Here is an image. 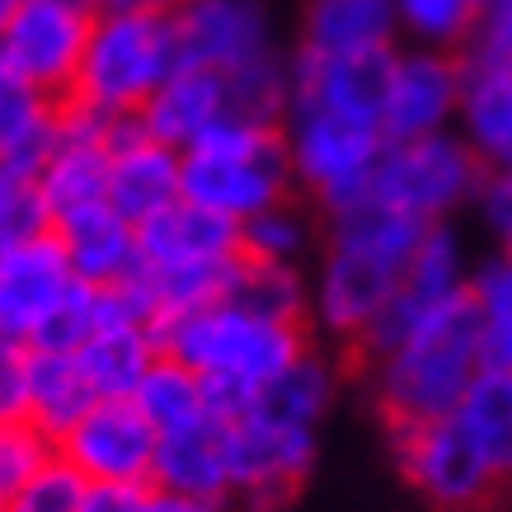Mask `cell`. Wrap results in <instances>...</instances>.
I'll list each match as a JSON object with an SVG mask.
<instances>
[{
	"mask_svg": "<svg viewBox=\"0 0 512 512\" xmlns=\"http://www.w3.org/2000/svg\"><path fill=\"white\" fill-rule=\"evenodd\" d=\"M90 404H94V390L85 381V372H80L76 353L29 348V409H24V419L38 433H47L57 442Z\"/></svg>",
	"mask_w": 512,
	"mask_h": 512,
	"instance_id": "cell-25",
	"label": "cell"
},
{
	"mask_svg": "<svg viewBox=\"0 0 512 512\" xmlns=\"http://www.w3.org/2000/svg\"><path fill=\"white\" fill-rule=\"evenodd\" d=\"M174 66H179L174 62V33L165 15L99 10L66 104L94 109L104 118H127V113H141V104L160 90V80Z\"/></svg>",
	"mask_w": 512,
	"mask_h": 512,
	"instance_id": "cell-5",
	"label": "cell"
},
{
	"mask_svg": "<svg viewBox=\"0 0 512 512\" xmlns=\"http://www.w3.org/2000/svg\"><path fill=\"white\" fill-rule=\"evenodd\" d=\"M461 62H451L442 52H414V57H395V76H390L386 113H381V132L386 141L428 137V132H447L451 113L461 109Z\"/></svg>",
	"mask_w": 512,
	"mask_h": 512,
	"instance_id": "cell-17",
	"label": "cell"
},
{
	"mask_svg": "<svg viewBox=\"0 0 512 512\" xmlns=\"http://www.w3.org/2000/svg\"><path fill=\"white\" fill-rule=\"evenodd\" d=\"M52 451L85 475V484H151L156 466V428L132 395L94 400Z\"/></svg>",
	"mask_w": 512,
	"mask_h": 512,
	"instance_id": "cell-11",
	"label": "cell"
},
{
	"mask_svg": "<svg viewBox=\"0 0 512 512\" xmlns=\"http://www.w3.org/2000/svg\"><path fill=\"white\" fill-rule=\"evenodd\" d=\"M174 62L231 76L268 57V29L254 0H184L170 15Z\"/></svg>",
	"mask_w": 512,
	"mask_h": 512,
	"instance_id": "cell-16",
	"label": "cell"
},
{
	"mask_svg": "<svg viewBox=\"0 0 512 512\" xmlns=\"http://www.w3.org/2000/svg\"><path fill=\"white\" fill-rule=\"evenodd\" d=\"M390 437H395V461H400L404 484L437 512H475L503 484L451 414L414 423V428H395Z\"/></svg>",
	"mask_w": 512,
	"mask_h": 512,
	"instance_id": "cell-9",
	"label": "cell"
},
{
	"mask_svg": "<svg viewBox=\"0 0 512 512\" xmlns=\"http://www.w3.org/2000/svg\"><path fill=\"white\" fill-rule=\"evenodd\" d=\"M90 10L62 5V0H29L15 19L0 29V62L10 66L29 90L62 104L76 85L80 57L90 43Z\"/></svg>",
	"mask_w": 512,
	"mask_h": 512,
	"instance_id": "cell-10",
	"label": "cell"
},
{
	"mask_svg": "<svg viewBox=\"0 0 512 512\" xmlns=\"http://www.w3.org/2000/svg\"><path fill=\"white\" fill-rule=\"evenodd\" d=\"M390 24H395V0H311L306 47H315V52L386 47Z\"/></svg>",
	"mask_w": 512,
	"mask_h": 512,
	"instance_id": "cell-28",
	"label": "cell"
},
{
	"mask_svg": "<svg viewBox=\"0 0 512 512\" xmlns=\"http://www.w3.org/2000/svg\"><path fill=\"white\" fill-rule=\"evenodd\" d=\"M367 362H372L376 409L390 423V433L456 414L461 395L484 367L470 292L433 306L423 320L404 329L386 353L367 357Z\"/></svg>",
	"mask_w": 512,
	"mask_h": 512,
	"instance_id": "cell-3",
	"label": "cell"
},
{
	"mask_svg": "<svg viewBox=\"0 0 512 512\" xmlns=\"http://www.w3.org/2000/svg\"><path fill=\"white\" fill-rule=\"evenodd\" d=\"M151 512H226V503L221 498H193V494H160L156 489Z\"/></svg>",
	"mask_w": 512,
	"mask_h": 512,
	"instance_id": "cell-41",
	"label": "cell"
},
{
	"mask_svg": "<svg viewBox=\"0 0 512 512\" xmlns=\"http://www.w3.org/2000/svg\"><path fill=\"white\" fill-rule=\"evenodd\" d=\"M466 47H470L466 66H503V71H512V0H484Z\"/></svg>",
	"mask_w": 512,
	"mask_h": 512,
	"instance_id": "cell-37",
	"label": "cell"
},
{
	"mask_svg": "<svg viewBox=\"0 0 512 512\" xmlns=\"http://www.w3.org/2000/svg\"><path fill=\"white\" fill-rule=\"evenodd\" d=\"M80 498H85V475L52 451L43 466L0 503V512H80Z\"/></svg>",
	"mask_w": 512,
	"mask_h": 512,
	"instance_id": "cell-33",
	"label": "cell"
},
{
	"mask_svg": "<svg viewBox=\"0 0 512 512\" xmlns=\"http://www.w3.org/2000/svg\"><path fill=\"white\" fill-rule=\"evenodd\" d=\"M71 287H76V273L52 231L29 235L15 249H5L0 254V339L33 348Z\"/></svg>",
	"mask_w": 512,
	"mask_h": 512,
	"instance_id": "cell-14",
	"label": "cell"
},
{
	"mask_svg": "<svg viewBox=\"0 0 512 512\" xmlns=\"http://www.w3.org/2000/svg\"><path fill=\"white\" fill-rule=\"evenodd\" d=\"M461 123L466 146L484 165H512V71L503 66H461Z\"/></svg>",
	"mask_w": 512,
	"mask_h": 512,
	"instance_id": "cell-24",
	"label": "cell"
},
{
	"mask_svg": "<svg viewBox=\"0 0 512 512\" xmlns=\"http://www.w3.org/2000/svg\"><path fill=\"white\" fill-rule=\"evenodd\" d=\"M287 156L292 179L311 188L329 217L372 198L376 160L386 151V132L325 109H287Z\"/></svg>",
	"mask_w": 512,
	"mask_h": 512,
	"instance_id": "cell-7",
	"label": "cell"
},
{
	"mask_svg": "<svg viewBox=\"0 0 512 512\" xmlns=\"http://www.w3.org/2000/svg\"><path fill=\"white\" fill-rule=\"evenodd\" d=\"M62 137V104L29 90L24 80L0 62V165L19 179H38L47 156Z\"/></svg>",
	"mask_w": 512,
	"mask_h": 512,
	"instance_id": "cell-22",
	"label": "cell"
},
{
	"mask_svg": "<svg viewBox=\"0 0 512 512\" xmlns=\"http://www.w3.org/2000/svg\"><path fill=\"white\" fill-rule=\"evenodd\" d=\"M231 113L226 104V76L221 71H202V66H174L170 76L160 80V90L141 104V127L146 137L165 141L174 151H188L193 141L217 127Z\"/></svg>",
	"mask_w": 512,
	"mask_h": 512,
	"instance_id": "cell-19",
	"label": "cell"
},
{
	"mask_svg": "<svg viewBox=\"0 0 512 512\" xmlns=\"http://www.w3.org/2000/svg\"><path fill=\"white\" fill-rule=\"evenodd\" d=\"M52 235L62 240L71 273H76L80 282H90V287H123L141 264L137 226H132L127 217H118L109 202L57 221Z\"/></svg>",
	"mask_w": 512,
	"mask_h": 512,
	"instance_id": "cell-21",
	"label": "cell"
},
{
	"mask_svg": "<svg viewBox=\"0 0 512 512\" xmlns=\"http://www.w3.org/2000/svg\"><path fill=\"white\" fill-rule=\"evenodd\" d=\"M109 127H113V118L62 99V137H57V151L47 156V165L33 179L52 226L109 202Z\"/></svg>",
	"mask_w": 512,
	"mask_h": 512,
	"instance_id": "cell-13",
	"label": "cell"
},
{
	"mask_svg": "<svg viewBox=\"0 0 512 512\" xmlns=\"http://www.w3.org/2000/svg\"><path fill=\"white\" fill-rule=\"evenodd\" d=\"M156 357H160V339L156 325H146V320H109L76 348V362L85 381H90L94 400L132 395Z\"/></svg>",
	"mask_w": 512,
	"mask_h": 512,
	"instance_id": "cell-23",
	"label": "cell"
},
{
	"mask_svg": "<svg viewBox=\"0 0 512 512\" xmlns=\"http://www.w3.org/2000/svg\"><path fill=\"white\" fill-rule=\"evenodd\" d=\"M480 202H484V221H489V231L503 240V254H512V170L484 174Z\"/></svg>",
	"mask_w": 512,
	"mask_h": 512,
	"instance_id": "cell-40",
	"label": "cell"
},
{
	"mask_svg": "<svg viewBox=\"0 0 512 512\" xmlns=\"http://www.w3.org/2000/svg\"><path fill=\"white\" fill-rule=\"evenodd\" d=\"M508 170H512V165H508Z\"/></svg>",
	"mask_w": 512,
	"mask_h": 512,
	"instance_id": "cell-45",
	"label": "cell"
},
{
	"mask_svg": "<svg viewBox=\"0 0 512 512\" xmlns=\"http://www.w3.org/2000/svg\"><path fill=\"white\" fill-rule=\"evenodd\" d=\"M311 245V221L292 207V198L268 207L259 217L240 221V254L259 264H296Z\"/></svg>",
	"mask_w": 512,
	"mask_h": 512,
	"instance_id": "cell-32",
	"label": "cell"
},
{
	"mask_svg": "<svg viewBox=\"0 0 512 512\" xmlns=\"http://www.w3.org/2000/svg\"><path fill=\"white\" fill-rule=\"evenodd\" d=\"M43 231H52V221H47V207L38 198L33 179H19V174L0 165V254Z\"/></svg>",
	"mask_w": 512,
	"mask_h": 512,
	"instance_id": "cell-35",
	"label": "cell"
},
{
	"mask_svg": "<svg viewBox=\"0 0 512 512\" xmlns=\"http://www.w3.org/2000/svg\"><path fill=\"white\" fill-rule=\"evenodd\" d=\"M24 5H29V0H0V29H5V24L15 19V10H24Z\"/></svg>",
	"mask_w": 512,
	"mask_h": 512,
	"instance_id": "cell-43",
	"label": "cell"
},
{
	"mask_svg": "<svg viewBox=\"0 0 512 512\" xmlns=\"http://www.w3.org/2000/svg\"><path fill=\"white\" fill-rule=\"evenodd\" d=\"M292 76L287 109H325L353 123L381 127L386 113L390 76H395V52L390 47H357V52H315L301 47Z\"/></svg>",
	"mask_w": 512,
	"mask_h": 512,
	"instance_id": "cell-12",
	"label": "cell"
},
{
	"mask_svg": "<svg viewBox=\"0 0 512 512\" xmlns=\"http://www.w3.org/2000/svg\"><path fill=\"white\" fill-rule=\"evenodd\" d=\"M156 339L160 353H170L174 362L202 376L207 409L221 423L240 419L254 404L259 386H268L282 367H292L311 348L306 325H282V320L254 315L231 296L156 325Z\"/></svg>",
	"mask_w": 512,
	"mask_h": 512,
	"instance_id": "cell-1",
	"label": "cell"
},
{
	"mask_svg": "<svg viewBox=\"0 0 512 512\" xmlns=\"http://www.w3.org/2000/svg\"><path fill=\"white\" fill-rule=\"evenodd\" d=\"M141 268H193V264H231L240 259V226L217 217L198 202H170L165 212L137 226Z\"/></svg>",
	"mask_w": 512,
	"mask_h": 512,
	"instance_id": "cell-18",
	"label": "cell"
},
{
	"mask_svg": "<svg viewBox=\"0 0 512 512\" xmlns=\"http://www.w3.org/2000/svg\"><path fill=\"white\" fill-rule=\"evenodd\" d=\"M62 5H76V10H90V15L104 10V0H62Z\"/></svg>",
	"mask_w": 512,
	"mask_h": 512,
	"instance_id": "cell-44",
	"label": "cell"
},
{
	"mask_svg": "<svg viewBox=\"0 0 512 512\" xmlns=\"http://www.w3.org/2000/svg\"><path fill=\"white\" fill-rule=\"evenodd\" d=\"M226 423L207 414L198 423L156 433V466H151V489L160 494H193V498H231V475H226Z\"/></svg>",
	"mask_w": 512,
	"mask_h": 512,
	"instance_id": "cell-20",
	"label": "cell"
},
{
	"mask_svg": "<svg viewBox=\"0 0 512 512\" xmlns=\"http://www.w3.org/2000/svg\"><path fill=\"white\" fill-rule=\"evenodd\" d=\"M226 296L249 306L254 315L282 320V325H306V315H311V287L296 264H259V259L240 254Z\"/></svg>",
	"mask_w": 512,
	"mask_h": 512,
	"instance_id": "cell-30",
	"label": "cell"
},
{
	"mask_svg": "<svg viewBox=\"0 0 512 512\" xmlns=\"http://www.w3.org/2000/svg\"><path fill=\"white\" fill-rule=\"evenodd\" d=\"M226 475L231 494L254 512H278L296 498V489L315 470V428L282 423L264 409H245L226 423Z\"/></svg>",
	"mask_w": 512,
	"mask_h": 512,
	"instance_id": "cell-8",
	"label": "cell"
},
{
	"mask_svg": "<svg viewBox=\"0 0 512 512\" xmlns=\"http://www.w3.org/2000/svg\"><path fill=\"white\" fill-rule=\"evenodd\" d=\"M184 0H104V10H127V15H165L170 19Z\"/></svg>",
	"mask_w": 512,
	"mask_h": 512,
	"instance_id": "cell-42",
	"label": "cell"
},
{
	"mask_svg": "<svg viewBox=\"0 0 512 512\" xmlns=\"http://www.w3.org/2000/svg\"><path fill=\"white\" fill-rule=\"evenodd\" d=\"M29 409V348L0 339V419H24Z\"/></svg>",
	"mask_w": 512,
	"mask_h": 512,
	"instance_id": "cell-38",
	"label": "cell"
},
{
	"mask_svg": "<svg viewBox=\"0 0 512 512\" xmlns=\"http://www.w3.org/2000/svg\"><path fill=\"white\" fill-rule=\"evenodd\" d=\"M156 489L151 484H85L80 512H151Z\"/></svg>",
	"mask_w": 512,
	"mask_h": 512,
	"instance_id": "cell-39",
	"label": "cell"
},
{
	"mask_svg": "<svg viewBox=\"0 0 512 512\" xmlns=\"http://www.w3.org/2000/svg\"><path fill=\"white\" fill-rule=\"evenodd\" d=\"M339 395V372L334 362L320 357L315 348L296 357L292 367H282L268 386H259L249 409H264L282 423H301V428H320V419L329 414V404Z\"/></svg>",
	"mask_w": 512,
	"mask_h": 512,
	"instance_id": "cell-27",
	"label": "cell"
},
{
	"mask_svg": "<svg viewBox=\"0 0 512 512\" xmlns=\"http://www.w3.org/2000/svg\"><path fill=\"white\" fill-rule=\"evenodd\" d=\"M480 184L484 160L466 146V137L428 132V137L386 141L372 174V198L433 226V221H447L461 202L480 198Z\"/></svg>",
	"mask_w": 512,
	"mask_h": 512,
	"instance_id": "cell-6",
	"label": "cell"
},
{
	"mask_svg": "<svg viewBox=\"0 0 512 512\" xmlns=\"http://www.w3.org/2000/svg\"><path fill=\"white\" fill-rule=\"evenodd\" d=\"M184 198V160L174 146L146 137L137 113L109 127V207L132 226Z\"/></svg>",
	"mask_w": 512,
	"mask_h": 512,
	"instance_id": "cell-15",
	"label": "cell"
},
{
	"mask_svg": "<svg viewBox=\"0 0 512 512\" xmlns=\"http://www.w3.org/2000/svg\"><path fill=\"white\" fill-rule=\"evenodd\" d=\"M423 221L404 217L376 198H362L329 217V245L311 287V315L329 339L362 343L376 315L386 311L419 245Z\"/></svg>",
	"mask_w": 512,
	"mask_h": 512,
	"instance_id": "cell-2",
	"label": "cell"
},
{
	"mask_svg": "<svg viewBox=\"0 0 512 512\" xmlns=\"http://www.w3.org/2000/svg\"><path fill=\"white\" fill-rule=\"evenodd\" d=\"M484 367H512V254L480 264L466 282Z\"/></svg>",
	"mask_w": 512,
	"mask_h": 512,
	"instance_id": "cell-31",
	"label": "cell"
},
{
	"mask_svg": "<svg viewBox=\"0 0 512 512\" xmlns=\"http://www.w3.org/2000/svg\"><path fill=\"white\" fill-rule=\"evenodd\" d=\"M132 400L137 409L151 419L156 433H170V428H184V423H198L207 419L212 409H207V386H202V376L184 362H174L170 353H160L151 362V372L141 376V386L132 390Z\"/></svg>",
	"mask_w": 512,
	"mask_h": 512,
	"instance_id": "cell-29",
	"label": "cell"
},
{
	"mask_svg": "<svg viewBox=\"0 0 512 512\" xmlns=\"http://www.w3.org/2000/svg\"><path fill=\"white\" fill-rule=\"evenodd\" d=\"M451 419L480 447L498 480H512V367H480Z\"/></svg>",
	"mask_w": 512,
	"mask_h": 512,
	"instance_id": "cell-26",
	"label": "cell"
},
{
	"mask_svg": "<svg viewBox=\"0 0 512 512\" xmlns=\"http://www.w3.org/2000/svg\"><path fill=\"white\" fill-rule=\"evenodd\" d=\"M484 0H395V15H404V24L419 33L423 43H466L475 19H480Z\"/></svg>",
	"mask_w": 512,
	"mask_h": 512,
	"instance_id": "cell-34",
	"label": "cell"
},
{
	"mask_svg": "<svg viewBox=\"0 0 512 512\" xmlns=\"http://www.w3.org/2000/svg\"><path fill=\"white\" fill-rule=\"evenodd\" d=\"M179 160H184V198L217 217H231L235 226L287 202L296 184L282 127L249 123L231 113L217 127H207L188 151H179Z\"/></svg>",
	"mask_w": 512,
	"mask_h": 512,
	"instance_id": "cell-4",
	"label": "cell"
},
{
	"mask_svg": "<svg viewBox=\"0 0 512 512\" xmlns=\"http://www.w3.org/2000/svg\"><path fill=\"white\" fill-rule=\"evenodd\" d=\"M52 456V437L29 419H0V503Z\"/></svg>",
	"mask_w": 512,
	"mask_h": 512,
	"instance_id": "cell-36",
	"label": "cell"
}]
</instances>
